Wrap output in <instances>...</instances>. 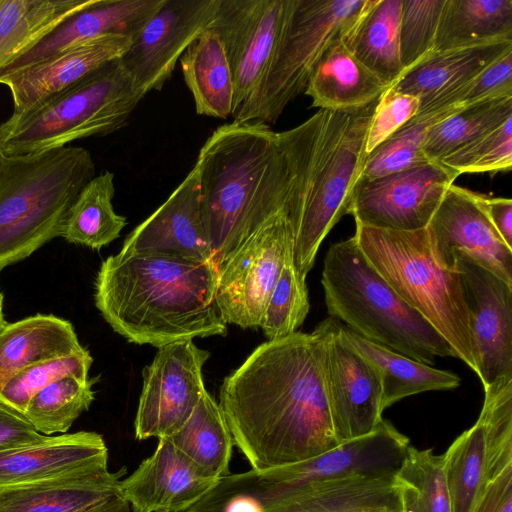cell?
Masks as SVG:
<instances>
[{"label": "cell", "mask_w": 512, "mask_h": 512, "mask_svg": "<svg viewBox=\"0 0 512 512\" xmlns=\"http://www.w3.org/2000/svg\"><path fill=\"white\" fill-rule=\"evenodd\" d=\"M114 174L103 171L94 176L71 205L61 233L67 242L99 250L120 236L127 225L125 216L115 212Z\"/></svg>", "instance_id": "34"}, {"label": "cell", "mask_w": 512, "mask_h": 512, "mask_svg": "<svg viewBox=\"0 0 512 512\" xmlns=\"http://www.w3.org/2000/svg\"><path fill=\"white\" fill-rule=\"evenodd\" d=\"M108 465L103 437L80 431L0 449V491Z\"/></svg>", "instance_id": "20"}, {"label": "cell", "mask_w": 512, "mask_h": 512, "mask_svg": "<svg viewBox=\"0 0 512 512\" xmlns=\"http://www.w3.org/2000/svg\"><path fill=\"white\" fill-rule=\"evenodd\" d=\"M454 261L469 315L476 374L485 390L512 379V284L462 252Z\"/></svg>", "instance_id": "15"}, {"label": "cell", "mask_w": 512, "mask_h": 512, "mask_svg": "<svg viewBox=\"0 0 512 512\" xmlns=\"http://www.w3.org/2000/svg\"><path fill=\"white\" fill-rule=\"evenodd\" d=\"M165 0H97L65 19L0 71V77L33 65L74 45L107 35L137 37Z\"/></svg>", "instance_id": "22"}, {"label": "cell", "mask_w": 512, "mask_h": 512, "mask_svg": "<svg viewBox=\"0 0 512 512\" xmlns=\"http://www.w3.org/2000/svg\"><path fill=\"white\" fill-rule=\"evenodd\" d=\"M409 445V439L383 419L372 434L314 458L284 467L228 474L215 487L244 512H261L309 483L356 473L396 472Z\"/></svg>", "instance_id": "9"}, {"label": "cell", "mask_w": 512, "mask_h": 512, "mask_svg": "<svg viewBox=\"0 0 512 512\" xmlns=\"http://www.w3.org/2000/svg\"><path fill=\"white\" fill-rule=\"evenodd\" d=\"M507 95H512V51L497 58L465 84L459 105L467 106Z\"/></svg>", "instance_id": "46"}, {"label": "cell", "mask_w": 512, "mask_h": 512, "mask_svg": "<svg viewBox=\"0 0 512 512\" xmlns=\"http://www.w3.org/2000/svg\"><path fill=\"white\" fill-rule=\"evenodd\" d=\"M209 356L192 340L158 348L142 371L134 420L138 440L170 437L183 426L206 391L202 370Z\"/></svg>", "instance_id": "12"}, {"label": "cell", "mask_w": 512, "mask_h": 512, "mask_svg": "<svg viewBox=\"0 0 512 512\" xmlns=\"http://www.w3.org/2000/svg\"><path fill=\"white\" fill-rule=\"evenodd\" d=\"M98 377L65 376L39 391L22 416L42 435L65 434L94 400L92 386Z\"/></svg>", "instance_id": "37"}, {"label": "cell", "mask_w": 512, "mask_h": 512, "mask_svg": "<svg viewBox=\"0 0 512 512\" xmlns=\"http://www.w3.org/2000/svg\"><path fill=\"white\" fill-rule=\"evenodd\" d=\"M325 385L333 431L344 444L372 434L383 421L378 370L344 336L341 323L328 317Z\"/></svg>", "instance_id": "14"}, {"label": "cell", "mask_w": 512, "mask_h": 512, "mask_svg": "<svg viewBox=\"0 0 512 512\" xmlns=\"http://www.w3.org/2000/svg\"><path fill=\"white\" fill-rule=\"evenodd\" d=\"M261 512H403V507L396 472H374L309 483Z\"/></svg>", "instance_id": "24"}, {"label": "cell", "mask_w": 512, "mask_h": 512, "mask_svg": "<svg viewBox=\"0 0 512 512\" xmlns=\"http://www.w3.org/2000/svg\"><path fill=\"white\" fill-rule=\"evenodd\" d=\"M389 87L351 53L340 37L322 55L304 93L311 97L313 107L350 110L378 100Z\"/></svg>", "instance_id": "26"}, {"label": "cell", "mask_w": 512, "mask_h": 512, "mask_svg": "<svg viewBox=\"0 0 512 512\" xmlns=\"http://www.w3.org/2000/svg\"><path fill=\"white\" fill-rule=\"evenodd\" d=\"M460 174L509 171L512 167V116L439 160Z\"/></svg>", "instance_id": "43"}, {"label": "cell", "mask_w": 512, "mask_h": 512, "mask_svg": "<svg viewBox=\"0 0 512 512\" xmlns=\"http://www.w3.org/2000/svg\"><path fill=\"white\" fill-rule=\"evenodd\" d=\"M356 242L392 289L477 373L469 315L458 272L434 258L426 228L392 231L356 224Z\"/></svg>", "instance_id": "6"}, {"label": "cell", "mask_w": 512, "mask_h": 512, "mask_svg": "<svg viewBox=\"0 0 512 512\" xmlns=\"http://www.w3.org/2000/svg\"><path fill=\"white\" fill-rule=\"evenodd\" d=\"M512 116V95L487 99L461 107L434 125L428 133L424 153L439 161L484 132Z\"/></svg>", "instance_id": "38"}, {"label": "cell", "mask_w": 512, "mask_h": 512, "mask_svg": "<svg viewBox=\"0 0 512 512\" xmlns=\"http://www.w3.org/2000/svg\"><path fill=\"white\" fill-rule=\"evenodd\" d=\"M472 512H512V465L486 484Z\"/></svg>", "instance_id": "47"}, {"label": "cell", "mask_w": 512, "mask_h": 512, "mask_svg": "<svg viewBox=\"0 0 512 512\" xmlns=\"http://www.w3.org/2000/svg\"><path fill=\"white\" fill-rule=\"evenodd\" d=\"M84 350L73 325L54 315L6 323L0 333V390L24 368Z\"/></svg>", "instance_id": "27"}, {"label": "cell", "mask_w": 512, "mask_h": 512, "mask_svg": "<svg viewBox=\"0 0 512 512\" xmlns=\"http://www.w3.org/2000/svg\"><path fill=\"white\" fill-rule=\"evenodd\" d=\"M166 438L206 476L219 480L230 474L234 440L219 403L207 390L183 426Z\"/></svg>", "instance_id": "32"}, {"label": "cell", "mask_w": 512, "mask_h": 512, "mask_svg": "<svg viewBox=\"0 0 512 512\" xmlns=\"http://www.w3.org/2000/svg\"><path fill=\"white\" fill-rule=\"evenodd\" d=\"M94 176L82 147L0 156V271L61 237L71 205Z\"/></svg>", "instance_id": "3"}, {"label": "cell", "mask_w": 512, "mask_h": 512, "mask_svg": "<svg viewBox=\"0 0 512 512\" xmlns=\"http://www.w3.org/2000/svg\"><path fill=\"white\" fill-rule=\"evenodd\" d=\"M145 97L120 58L89 72L0 124V146L6 156L64 147L124 127Z\"/></svg>", "instance_id": "5"}, {"label": "cell", "mask_w": 512, "mask_h": 512, "mask_svg": "<svg viewBox=\"0 0 512 512\" xmlns=\"http://www.w3.org/2000/svg\"><path fill=\"white\" fill-rule=\"evenodd\" d=\"M348 342L378 370L382 385V408L385 410L403 398L427 391L457 388L461 378L373 343L341 323Z\"/></svg>", "instance_id": "30"}, {"label": "cell", "mask_w": 512, "mask_h": 512, "mask_svg": "<svg viewBox=\"0 0 512 512\" xmlns=\"http://www.w3.org/2000/svg\"><path fill=\"white\" fill-rule=\"evenodd\" d=\"M111 510V509H110Z\"/></svg>", "instance_id": "52"}, {"label": "cell", "mask_w": 512, "mask_h": 512, "mask_svg": "<svg viewBox=\"0 0 512 512\" xmlns=\"http://www.w3.org/2000/svg\"><path fill=\"white\" fill-rule=\"evenodd\" d=\"M321 283L330 317L361 337L426 365L454 357L443 336L369 263L354 236L329 247Z\"/></svg>", "instance_id": "4"}, {"label": "cell", "mask_w": 512, "mask_h": 512, "mask_svg": "<svg viewBox=\"0 0 512 512\" xmlns=\"http://www.w3.org/2000/svg\"><path fill=\"white\" fill-rule=\"evenodd\" d=\"M122 254H162L213 261L201 207L200 173L195 164L166 201L130 232Z\"/></svg>", "instance_id": "18"}, {"label": "cell", "mask_w": 512, "mask_h": 512, "mask_svg": "<svg viewBox=\"0 0 512 512\" xmlns=\"http://www.w3.org/2000/svg\"><path fill=\"white\" fill-rule=\"evenodd\" d=\"M420 109L419 98L389 87L378 99L367 131L366 153L403 127Z\"/></svg>", "instance_id": "45"}, {"label": "cell", "mask_w": 512, "mask_h": 512, "mask_svg": "<svg viewBox=\"0 0 512 512\" xmlns=\"http://www.w3.org/2000/svg\"><path fill=\"white\" fill-rule=\"evenodd\" d=\"M367 0H289L265 81L244 122L275 123L304 93L327 48L357 21Z\"/></svg>", "instance_id": "8"}, {"label": "cell", "mask_w": 512, "mask_h": 512, "mask_svg": "<svg viewBox=\"0 0 512 512\" xmlns=\"http://www.w3.org/2000/svg\"><path fill=\"white\" fill-rule=\"evenodd\" d=\"M43 436L21 414L0 403V449L32 443Z\"/></svg>", "instance_id": "48"}, {"label": "cell", "mask_w": 512, "mask_h": 512, "mask_svg": "<svg viewBox=\"0 0 512 512\" xmlns=\"http://www.w3.org/2000/svg\"><path fill=\"white\" fill-rule=\"evenodd\" d=\"M125 470L103 465L0 491V512H107L126 502L120 491Z\"/></svg>", "instance_id": "23"}, {"label": "cell", "mask_w": 512, "mask_h": 512, "mask_svg": "<svg viewBox=\"0 0 512 512\" xmlns=\"http://www.w3.org/2000/svg\"><path fill=\"white\" fill-rule=\"evenodd\" d=\"M377 101L350 110H327L324 127L292 225L293 263L306 279L324 238L349 214L366 158V138Z\"/></svg>", "instance_id": "7"}, {"label": "cell", "mask_w": 512, "mask_h": 512, "mask_svg": "<svg viewBox=\"0 0 512 512\" xmlns=\"http://www.w3.org/2000/svg\"><path fill=\"white\" fill-rule=\"evenodd\" d=\"M219 0H165L120 58L146 95L160 91L187 47L214 19Z\"/></svg>", "instance_id": "16"}, {"label": "cell", "mask_w": 512, "mask_h": 512, "mask_svg": "<svg viewBox=\"0 0 512 512\" xmlns=\"http://www.w3.org/2000/svg\"><path fill=\"white\" fill-rule=\"evenodd\" d=\"M396 479L403 512H452L442 455L408 446Z\"/></svg>", "instance_id": "39"}, {"label": "cell", "mask_w": 512, "mask_h": 512, "mask_svg": "<svg viewBox=\"0 0 512 512\" xmlns=\"http://www.w3.org/2000/svg\"><path fill=\"white\" fill-rule=\"evenodd\" d=\"M509 51L512 40L430 53L392 87L419 98V112L446 108L447 99L457 88Z\"/></svg>", "instance_id": "25"}, {"label": "cell", "mask_w": 512, "mask_h": 512, "mask_svg": "<svg viewBox=\"0 0 512 512\" xmlns=\"http://www.w3.org/2000/svg\"><path fill=\"white\" fill-rule=\"evenodd\" d=\"M426 230L432 254L443 268L455 271L454 255L462 252L512 284V248L491 224L476 193L451 185Z\"/></svg>", "instance_id": "17"}, {"label": "cell", "mask_w": 512, "mask_h": 512, "mask_svg": "<svg viewBox=\"0 0 512 512\" xmlns=\"http://www.w3.org/2000/svg\"><path fill=\"white\" fill-rule=\"evenodd\" d=\"M310 309L306 279L297 272L290 252L270 296L260 328L268 340L297 331Z\"/></svg>", "instance_id": "40"}, {"label": "cell", "mask_w": 512, "mask_h": 512, "mask_svg": "<svg viewBox=\"0 0 512 512\" xmlns=\"http://www.w3.org/2000/svg\"><path fill=\"white\" fill-rule=\"evenodd\" d=\"M452 512H472L486 484L485 431L477 422L458 436L442 455Z\"/></svg>", "instance_id": "35"}, {"label": "cell", "mask_w": 512, "mask_h": 512, "mask_svg": "<svg viewBox=\"0 0 512 512\" xmlns=\"http://www.w3.org/2000/svg\"><path fill=\"white\" fill-rule=\"evenodd\" d=\"M184 81L202 116L227 119L234 98L232 73L223 43L212 28L204 30L180 57Z\"/></svg>", "instance_id": "29"}, {"label": "cell", "mask_w": 512, "mask_h": 512, "mask_svg": "<svg viewBox=\"0 0 512 512\" xmlns=\"http://www.w3.org/2000/svg\"><path fill=\"white\" fill-rule=\"evenodd\" d=\"M6 322L3 315V294L0 292V333L5 326Z\"/></svg>", "instance_id": "50"}, {"label": "cell", "mask_w": 512, "mask_h": 512, "mask_svg": "<svg viewBox=\"0 0 512 512\" xmlns=\"http://www.w3.org/2000/svg\"><path fill=\"white\" fill-rule=\"evenodd\" d=\"M92 362V356L85 349L24 368L2 387L0 403L22 415L30 399L50 383L65 376L88 379Z\"/></svg>", "instance_id": "41"}, {"label": "cell", "mask_w": 512, "mask_h": 512, "mask_svg": "<svg viewBox=\"0 0 512 512\" xmlns=\"http://www.w3.org/2000/svg\"><path fill=\"white\" fill-rule=\"evenodd\" d=\"M512 40V0H445L431 53Z\"/></svg>", "instance_id": "31"}, {"label": "cell", "mask_w": 512, "mask_h": 512, "mask_svg": "<svg viewBox=\"0 0 512 512\" xmlns=\"http://www.w3.org/2000/svg\"><path fill=\"white\" fill-rule=\"evenodd\" d=\"M463 106L419 112L387 140L366 155L358 180H369L430 161L424 145L431 128Z\"/></svg>", "instance_id": "36"}, {"label": "cell", "mask_w": 512, "mask_h": 512, "mask_svg": "<svg viewBox=\"0 0 512 512\" xmlns=\"http://www.w3.org/2000/svg\"><path fill=\"white\" fill-rule=\"evenodd\" d=\"M97 0H0V71L65 19Z\"/></svg>", "instance_id": "33"}, {"label": "cell", "mask_w": 512, "mask_h": 512, "mask_svg": "<svg viewBox=\"0 0 512 512\" xmlns=\"http://www.w3.org/2000/svg\"><path fill=\"white\" fill-rule=\"evenodd\" d=\"M158 440L153 454L121 480V495L134 512H185L218 480L206 476L169 438Z\"/></svg>", "instance_id": "19"}, {"label": "cell", "mask_w": 512, "mask_h": 512, "mask_svg": "<svg viewBox=\"0 0 512 512\" xmlns=\"http://www.w3.org/2000/svg\"><path fill=\"white\" fill-rule=\"evenodd\" d=\"M459 176L439 161L355 184L349 214L356 224L392 231L428 226L448 188Z\"/></svg>", "instance_id": "13"}, {"label": "cell", "mask_w": 512, "mask_h": 512, "mask_svg": "<svg viewBox=\"0 0 512 512\" xmlns=\"http://www.w3.org/2000/svg\"><path fill=\"white\" fill-rule=\"evenodd\" d=\"M402 0H367L353 26L342 36L351 53L386 84L403 75L399 28Z\"/></svg>", "instance_id": "28"}, {"label": "cell", "mask_w": 512, "mask_h": 512, "mask_svg": "<svg viewBox=\"0 0 512 512\" xmlns=\"http://www.w3.org/2000/svg\"><path fill=\"white\" fill-rule=\"evenodd\" d=\"M485 391L478 420L485 431L488 482L512 465V379Z\"/></svg>", "instance_id": "42"}, {"label": "cell", "mask_w": 512, "mask_h": 512, "mask_svg": "<svg viewBox=\"0 0 512 512\" xmlns=\"http://www.w3.org/2000/svg\"><path fill=\"white\" fill-rule=\"evenodd\" d=\"M444 2L402 0L399 46L403 74L432 52Z\"/></svg>", "instance_id": "44"}, {"label": "cell", "mask_w": 512, "mask_h": 512, "mask_svg": "<svg viewBox=\"0 0 512 512\" xmlns=\"http://www.w3.org/2000/svg\"><path fill=\"white\" fill-rule=\"evenodd\" d=\"M2 154H3V153H2V150H1V146H0V156H1Z\"/></svg>", "instance_id": "51"}, {"label": "cell", "mask_w": 512, "mask_h": 512, "mask_svg": "<svg viewBox=\"0 0 512 512\" xmlns=\"http://www.w3.org/2000/svg\"><path fill=\"white\" fill-rule=\"evenodd\" d=\"M476 198L503 241L512 248V200L476 194Z\"/></svg>", "instance_id": "49"}, {"label": "cell", "mask_w": 512, "mask_h": 512, "mask_svg": "<svg viewBox=\"0 0 512 512\" xmlns=\"http://www.w3.org/2000/svg\"><path fill=\"white\" fill-rule=\"evenodd\" d=\"M288 1L219 0L209 28L219 35L232 73V122L244 123L265 81Z\"/></svg>", "instance_id": "11"}, {"label": "cell", "mask_w": 512, "mask_h": 512, "mask_svg": "<svg viewBox=\"0 0 512 512\" xmlns=\"http://www.w3.org/2000/svg\"><path fill=\"white\" fill-rule=\"evenodd\" d=\"M293 249V231L280 213L247 238L218 267L216 304L226 324L261 326L285 260Z\"/></svg>", "instance_id": "10"}, {"label": "cell", "mask_w": 512, "mask_h": 512, "mask_svg": "<svg viewBox=\"0 0 512 512\" xmlns=\"http://www.w3.org/2000/svg\"><path fill=\"white\" fill-rule=\"evenodd\" d=\"M218 267L162 254L109 256L95 280V305L128 342L156 348L196 337L225 336L216 304Z\"/></svg>", "instance_id": "2"}, {"label": "cell", "mask_w": 512, "mask_h": 512, "mask_svg": "<svg viewBox=\"0 0 512 512\" xmlns=\"http://www.w3.org/2000/svg\"><path fill=\"white\" fill-rule=\"evenodd\" d=\"M326 325L259 345L226 376L220 407L252 469L284 467L338 443L325 385Z\"/></svg>", "instance_id": "1"}, {"label": "cell", "mask_w": 512, "mask_h": 512, "mask_svg": "<svg viewBox=\"0 0 512 512\" xmlns=\"http://www.w3.org/2000/svg\"><path fill=\"white\" fill-rule=\"evenodd\" d=\"M133 41L131 36L125 34L103 35L0 77V83L11 92L13 113L30 109L101 65L121 58Z\"/></svg>", "instance_id": "21"}]
</instances>
